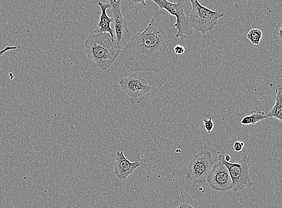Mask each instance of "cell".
I'll use <instances>...</instances> for the list:
<instances>
[{
  "label": "cell",
  "mask_w": 282,
  "mask_h": 208,
  "mask_svg": "<svg viewBox=\"0 0 282 208\" xmlns=\"http://www.w3.org/2000/svg\"><path fill=\"white\" fill-rule=\"evenodd\" d=\"M167 11L156 12L144 31L133 36L120 53L126 68L132 72H160L178 61L174 48L182 45Z\"/></svg>",
  "instance_id": "cell-1"
},
{
  "label": "cell",
  "mask_w": 282,
  "mask_h": 208,
  "mask_svg": "<svg viewBox=\"0 0 282 208\" xmlns=\"http://www.w3.org/2000/svg\"><path fill=\"white\" fill-rule=\"evenodd\" d=\"M85 47L88 58L103 71L110 68L122 52L117 41H113L107 32L89 35Z\"/></svg>",
  "instance_id": "cell-2"
},
{
  "label": "cell",
  "mask_w": 282,
  "mask_h": 208,
  "mask_svg": "<svg viewBox=\"0 0 282 208\" xmlns=\"http://www.w3.org/2000/svg\"><path fill=\"white\" fill-rule=\"evenodd\" d=\"M190 2L192 8L188 18L191 26L196 32L205 34L211 31L218 23L219 19L225 15L218 11H213L206 8L197 0H190Z\"/></svg>",
  "instance_id": "cell-3"
},
{
  "label": "cell",
  "mask_w": 282,
  "mask_h": 208,
  "mask_svg": "<svg viewBox=\"0 0 282 208\" xmlns=\"http://www.w3.org/2000/svg\"><path fill=\"white\" fill-rule=\"evenodd\" d=\"M219 160L227 167L233 182L232 190L234 192L241 191L246 187L252 186L253 182L249 176L251 167L250 156L247 155L242 159L232 163L226 162L224 155H219Z\"/></svg>",
  "instance_id": "cell-4"
},
{
  "label": "cell",
  "mask_w": 282,
  "mask_h": 208,
  "mask_svg": "<svg viewBox=\"0 0 282 208\" xmlns=\"http://www.w3.org/2000/svg\"><path fill=\"white\" fill-rule=\"evenodd\" d=\"M160 9H164L168 14L176 17L175 24L173 27L177 30V37L183 41L186 36H190L193 33V29L188 21V17L185 14V1L180 0L175 3L167 0H152Z\"/></svg>",
  "instance_id": "cell-5"
},
{
  "label": "cell",
  "mask_w": 282,
  "mask_h": 208,
  "mask_svg": "<svg viewBox=\"0 0 282 208\" xmlns=\"http://www.w3.org/2000/svg\"><path fill=\"white\" fill-rule=\"evenodd\" d=\"M214 165L215 163L210 152L203 151L198 153L188 165L186 177L192 182H204Z\"/></svg>",
  "instance_id": "cell-6"
},
{
  "label": "cell",
  "mask_w": 282,
  "mask_h": 208,
  "mask_svg": "<svg viewBox=\"0 0 282 208\" xmlns=\"http://www.w3.org/2000/svg\"><path fill=\"white\" fill-rule=\"evenodd\" d=\"M121 89L131 99H137L147 94L152 89L140 73L133 72L120 80Z\"/></svg>",
  "instance_id": "cell-7"
},
{
  "label": "cell",
  "mask_w": 282,
  "mask_h": 208,
  "mask_svg": "<svg viewBox=\"0 0 282 208\" xmlns=\"http://www.w3.org/2000/svg\"><path fill=\"white\" fill-rule=\"evenodd\" d=\"M211 189L218 192H226L232 189L230 172L227 167L220 160L214 165L206 180Z\"/></svg>",
  "instance_id": "cell-8"
},
{
  "label": "cell",
  "mask_w": 282,
  "mask_h": 208,
  "mask_svg": "<svg viewBox=\"0 0 282 208\" xmlns=\"http://www.w3.org/2000/svg\"><path fill=\"white\" fill-rule=\"evenodd\" d=\"M121 0H110V4L111 7L113 19H114L116 41L120 49L126 46L130 41L131 33L127 28V22L123 16L121 10Z\"/></svg>",
  "instance_id": "cell-9"
},
{
  "label": "cell",
  "mask_w": 282,
  "mask_h": 208,
  "mask_svg": "<svg viewBox=\"0 0 282 208\" xmlns=\"http://www.w3.org/2000/svg\"><path fill=\"white\" fill-rule=\"evenodd\" d=\"M140 166L138 162H130L125 157L123 151H118L116 154L114 163V174L120 180L126 179Z\"/></svg>",
  "instance_id": "cell-10"
},
{
  "label": "cell",
  "mask_w": 282,
  "mask_h": 208,
  "mask_svg": "<svg viewBox=\"0 0 282 208\" xmlns=\"http://www.w3.org/2000/svg\"><path fill=\"white\" fill-rule=\"evenodd\" d=\"M98 5L101 9L102 14L100 16V21L97 24V34L105 33L107 32L110 35L111 39L113 41H114V32L113 30L110 27V23L114 22V19L112 17L108 16L107 13V9L111 8L110 3H103V2L99 1L98 2Z\"/></svg>",
  "instance_id": "cell-11"
},
{
  "label": "cell",
  "mask_w": 282,
  "mask_h": 208,
  "mask_svg": "<svg viewBox=\"0 0 282 208\" xmlns=\"http://www.w3.org/2000/svg\"><path fill=\"white\" fill-rule=\"evenodd\" d=\"M276 102L273 108L267 115L268 117H273L274 119L282 122V95L278 89H276Z\"/></svg>",
  "instance_id": "cell-12"
},
{
  "label": "cell",
  "mask_w": 282,
  "mask_h": 208,
  "mask_svg": "<svg viewBox=\"0 0 282 208\" xmlns=\"http://www.w3.org/2000/svg\"><path fill=\"white\" fill-rule=\"evenodd\" d=\"M268 118L267 115H266L264 112L254 111L251 115L244 117L241 119V123L243 125H251L253 127H255L257 122L263 121Z\"/></svg>",
  "instance_id": "cell-13"
},
{
  "label": "cell",
  "mask_w": 282,
  "mask_h": 208,
  "mask_svg": "<svg viewBox=\"0 0 282 208\" xmlns=\"http://www.w3.org/2000/svg\"><path fill=\"white\" fill-rule=\"evenodd\" d=\"M263 37V32L260 29H251L247 34V38L251 41V44L255 45H258Z\"/></svg>",
  "instance_id": "cell-14"
},
{
  "label": "cell",
  "mask_w": 282,
  "mask_h": 208,
  "mask_svg": "<svg viewBox=\"0 0 282 208\" xmlns=\"http://www.w3.org/2000/svg\"><path fill=\"white\" fill-rule=\"evenodd\" d=\"M274 42L282 48V21L277 25L273 34Z\"/></svg>",
  "instance_id": "cell-15"
},
{
  "label": "cell",
  "mask_w": 282,
  "mask_h": 208,
  "mask_svg": "<svg viewBox=\"0 0 282 208\" xmlns=\"http://www.w3.org/2000/svg\"><path fill=\"white\" fill-rule=\"evenodd\" d=\"M215 122H213L212 119L210 118V119H204V125L203 127L206 130V131L210 134V133L213 130L214 127H215Z\"/></svg>",
  "instance_id": "cell-16"
},
{
  "label": "cell",
  "mask_w": 282,
  "mask_h": 208,
  "mask_svg": "<svg viewBox=\"0 0 282 208\" xmlns=\"http://www.w3.org/2000/svg\"><path fill=\"white\" fill-rule=\"evenodd\" d=\"M244 147V143L240 141H236L234 143L233 149L236 152H240L242 151Z\"/></svg>",
  "instance_id": "cell-17"
},
{
  "label": "cell",
  "mask_w": 282,
  "mask_h": 208,
  "mask_svg": "<svg viewBox=\"0 0 282 208\" xmlns=\"http://www.w3.org/2000/svg\"><path fill=\"white\" fill-rule=\"evenodd\" d=\"M175 53L177 55V56H181V55L185 53V47L183 46L182 45H178L175 47L174 48Z\"/></svg>",
  "instance_id": "cell-18"
},
{
  "label": "cell",
  "mask_w": 282,
  "mask_h": 208,
  "mask_svg": "<svg viewBox=\"0 0 282 208\" xmlns=\"http://www.w3.org/2000/svg\"><path fill=\"white\" fill-rule=\"evenodd\" d=\"M17 48L16 46H6L3 49L1 50L0 51V57L2 56L4 54L6 53V52L12 51V50L16 49Z\"/></svg>",
  "instance_id": "cell-19"
},
{
  "label": "cell",
  "mask_w": 282,
  "mask_h": 208,
  "mask_svg": "<svg viewBox=\"0 0 282 208\" xmlns=\"http://www.w3.org/2000/svg\"><path fill=\"white\" fill-rule=\"evenodd\" d=\"M178 208H195L188 204H182L180 205L178 207Z\"/></svg>",
  "instance_id": "cell-20"
},
{
  "label": "cell",
  "mask_w": 282,
  "mask_h": 208,
  "mask_svg": "<svg viewBox=\"0 0 282 208\" xmlns=\"http://www.w3.org/2000/svg\"><path fill=\"white\" fill-rule=\"evenodd\" d=\"M224 159H225L226 162H230L231 160L230 155L228 154H226L225 155H224Z\"/></svg>",
  "instance_id": "cell-21"
},
{
  "label": "cell",
  "mask_w": 282,
  "mask_h": 208,
  "mask_svg": "<svg viewBox=\"0 0 282 208\" xmlns=\"http://www.w3.org/2000/svg\"><path fill=\"white\" fill-rule=\"evenodd\" d=\"M132 2H134V3H141V4H143V6H147V4H146L145 1H132Z\"/></svg>",
  "instance_id": "cell-22"
},
{
  "label": "cell",
  "mask_w": 282,
  "mask_h": 208,
  "mask_svg": "<svg viewBox=\"0 0 282 208\" xmlns=\"http://www.w3.org/2000/svg\"><path fill=\"white\" fill-rule=\"evenodd\" d=\"M277 89H278L279 91H280L282 95V87L281 86V85H278V86H277Z\"/></svg>",
  "instance_id": "cell-23"
}]
</instances>
